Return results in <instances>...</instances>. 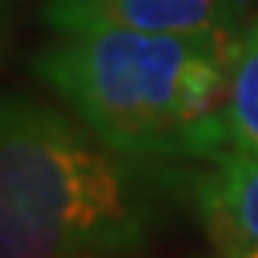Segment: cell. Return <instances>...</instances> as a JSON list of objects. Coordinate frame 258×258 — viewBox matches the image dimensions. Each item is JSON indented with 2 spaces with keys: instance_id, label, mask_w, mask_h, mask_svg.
Listing matches in <instances>:
<instances>
[{
  "instance_id": "1",
  "label": "cell",
  "mask_w": 258,
  "mask_h": 258,
  "mask_svg": "<svg viewBox=\"0 0 258 258\" xmlns=\"http://www.w3.org/2000/svg\"><path fill=\"white\" fill-rule=\"evenodd\" d=\"M181 208V161L121 151L77 114L4 97L0 258L138 251Z\"/></svg>"
},
{
  "instance_id": "2",
  "label": "cell",
  "mask_w": 258,
  "mask_h": 258,
  "mask_svg": "<svg viewBox=\"0 0 258 258\" xmlns=\"http://www.w3.org/2000/svg\"><path fill=\"white\" fill-rule=\"evenodd\" d=\"M241 34L81 30L40 50L34 71L121 151L181 158L228 97Z\"/></svg>"
},
{
  "instance_id": "3",
  "label": "cell",
  "mask_w": 258,
  "mask_h": 258,
  "mask_svg": "<svg viewBox=\"0 0 258 258\" xmlns=\"http://www.w3.org/2000/svg\"><path fill=\"white\" fill-rule=\"evenodd\" d=\"M178 161L188 208L205 235L228 231L258 245V154H245L228 141L221 114L201 127Z\"/></svg>"
},
{
  "instance_id": "4",
  "label": "cell",
  "mask_w": 258,
  "mask_h": 258,
  "mask_svg": "<svg viewBox=\"0 0 258 258\" xmlns=\"http://www.w3.org/2000/svg\"><path fill=\"white\" fill-rule=\"evenodd\" d=\"M248 0H44V24L60 34L151 30V34H238Z\"/></svg>"
},
{
  "instance_id": "5",
  "label": "cell",
  "mask_w": 258,
  "mask_h": 258,
  "mask_svg": "<svg viewBox=\"0 0 258 258\" xmlns=\"http://www.w3.org/2000/svg\"><path fill=\"white\" fill-rule=\"evenodd\" d=\"M221 124L238 151L258 154V17L248 30H241L235 47Z\"/></svg>"
},
{
  "instance_id": "6",
  "label": "cell",
  "mask_w": 258,
  "mask_h": 258,
  "mask_svg": "<svg viewBox=\"0 0 258 258\" xmlns=\"http://www.w3.org/2000/svg\"><path fill=\"white\" fill-rule=\"evenodd\" d=\"M211 248L218 251L221 258H258V245L248 238H238V235H228V231H211L208 235Z\"/></svg>"
},
{
  "instance_id": "7",
  "label": "cell",
  "mask_w": 258,
  "mask_h": 258,
  "mask_svg": "<svg viewBox=\"0 0 258 258\" xmlns=\"http://www.w3.org/2000/svg\"><path fill=\"white\" fill-rule=\"evenodd\" d=\"M81 258H134V251H117V255H81Z\"/></svg>"
},
{
  "instance_id": "8",
  "label": "cell",
  "mask_w": 258,
  "mask_h": 258,
  "mask_svg": "<svg viewBox=\"0 0 258 258\" xmlns=\"http://www.w3.org/2000/svg\"><path fill=\"white\" fill-rule=\"evenodd\" d=\"M208 258H221V255H218V251H215V255H208Z\"/></svg>"
}]
</instances>
